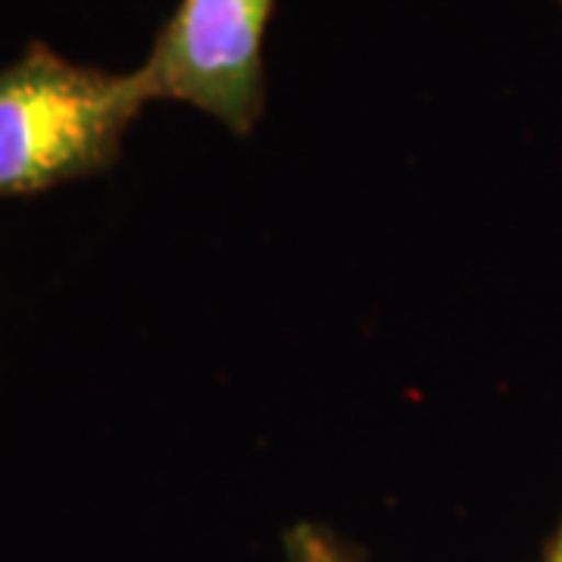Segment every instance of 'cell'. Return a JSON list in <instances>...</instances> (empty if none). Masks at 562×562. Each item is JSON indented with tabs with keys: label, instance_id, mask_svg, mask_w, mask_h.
<instances>
[{
	"label": "cell",
	"instance_id": "6da1fadb",
	"mask_svg": "<svg viewBox=\"0 0 562 562\" xmlns=\"http://www.w3.org/2000/svg\"><path fill=\"white\" fill-rule=\"evenodd\" d=\"M150 103L138 69L106 72L29 44L0 69V198L50 191L120 160Z\"/></svg>",
	"mask_w": 562,
	"mask_h": 562
},
{
	"label": "cell",
	"instance_id": "7a4b0ae2",
	"mask_svg": "<svg viewBox=\"0 0 562 562\" xmlns=\"http://www.w3.org/2000/svg\"><path fill=\"white\" fill-rule=\"evenodd\" d=\"M276 0H179L138 76L154 101L194 106L250 135L266 106L262 41Z\"/></svg>",
	"mask_w": 562,
	"mask_h": 562
},
{
	"label": "cell",
	"instance_id": "3957f363",
	"mask_svg": "<svg viewBox=\"0 0 562 562\" xmlns=\"http://www.w3.org/2000/svg\"><path fill=\"white\" fill-rule=\"evenodd\" d=\"M281 562H369L353 543L316 522H294L281 535Z\"/></svg>",
	"mask_w": 562,
	"mask_h": 562
},
{
	"label": "cell",
	"instance_id": "277c9868",
	"mask_svg": "<svg viewBox=\"0 0 562 562\" xmlns=\"http://www.w3.org/2000/svg\"><path fill=\"white\" fill-rule=\"evenodd\" d=\"M543 562H562V522L560 528H557V535H553L550 547H547V557H543Z\"/></svg>",
	"mask_w": 562,
	"mask_h": 562
},
{
	"label": "cell",
	"instance_id": "5b68a950",
	"mask_svg": "<svg viewBox=\"0 0 562 562\" xmlns=\"http://www.w3.org/2000/svg\"><path fill=\"white\" fill-rule=\"evenodd\" d=\"M557 3H560V10H562V0H557Z\"/></svg>",
	"mask_w": 562,
	"mask_h": 562
}]
</instances>
